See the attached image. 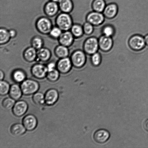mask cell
I'll return each mask as SVG.
<instances>
[{"instance_id": "6da1fadb", "label": "cell", "mask_w": 148, "mask_h": 148, "mask_svg": "<svg viewBox=\"0 0 148 148\" xmlns=\"http://www.w3.org/2000/svg\"><path fill=\"white\" fill-rule=\"evenodd\" d=\"M70 59L74 67L78 69L83 67L87 60L86 54L84 51L83 47L78 49L73 52Z\"/></svg>"}, {"instance_id": "7a4b0ae2", "label": "cell", "mask_w": 148, "mask_h": 148, "mask_svg": "<svg viewBox=\"0 0 148 148\" xmlns=\"http://www.w3.org/2000/svg\"><path fill=\"white\" fill-rule=\"evenodd\" d=\"M56 22V26L63 31H69L73 24V19L70 14L64 12L58 15Z\"/></svg>"}, {"instance_id": "3957f363", "label": "cell", "mask_w": 148, "mask_h": 148, "mask_svg": "<svg viewBox=\"0 0 148 148\" xmlns=\"http://www.w3.org/2000/svg\"><path fill=\"white\" fill-rule=\"evenodd\" d=\"M97 36H91L84 42L83 50L86 54L92 55L98 52L99 49L98 38Z\"/></svg>"}, {"instance_id": "277c9868", "label": "cell", "mask_w": 148, "mask_h": 148, "mask_svg": "<svg viewBox=\"0 0 148 148\" xmlns=\"http://www.w3.org/2000/svg\"><path fill=\"white\" fill-rule=\"evenodd\" d=\"M23 94L29 95L37 92L40 88L38 82L34 80L26 79L22 82L20 85Z\"/></svg>"}, {"instance_id": "5b68a950", "label": "cell", "mask_w": 148, "mask_h": 148, "mask_svg": "<svg viewBox=\"0 0 148 148\" xmlns=\"http://www.w3.org/2000/svg\"><path fill=\"white\" fill-rule=\"evenodd\" d=\"M36 27L38 31L42 34H48L53 28L51 21L46 17H41L37 20Z\"/></svg>"}, {"instance_id": "8992f818", "label": "cell", "mask_w": 148, "mask_h": 148, "mask_svg": "<svg viewBox=\"0 0 148 148\" xmlns=\"http://www.w3.org/2000/svg\"><path fill=\"white\" fill-rule=\"evenodd\" d=\"M145 36L140 34H135L132 36L129 40L130 47L135 51L141 50L146 45Z\"/></svg>"}, {"instance_id": "52a82bcc", "label": "cell", "mask_w": 148, "mask_h": 148, "mask_svg": "<svg viewBox=\"0 0 148 148\" xmlns=\"http://www.w3.org/2000/svg\"><path fill=\"white\" fill-rule=\"evenodd\" d=\"M105 17L103 13L92 11L88 13L86 16V21L94 26L101 25L103 23Z\"/></svg>"}, {"instance_id": "ba28073f", "label": "cell", "mask_w": 148, "mask_h": 148, "mask_svg": "<svg viewBox=\"0 0 148 148\" xmlns=\"http://www.w3.org/2000/svg\"><path fill=\"white\" fill-rule=\"evenodd\" d=\"M72 66L70 58L69 57L60 59L56 63V69L62 74L69 73L71 70Z\"/></svg>"}, {"instance_id": "9c48e42d", "label": "cell", "mask_w": 148, "mask_h": 148, "mask_svg": "<svg viewBox=\"0 0 148 148\" xmlns=\"http://www.w3.org/2000/svg\"><path fill=\"white\" fill-rule=\"evenodd\" d=\"M47 72V66L42 64H36L32 68V75L37 79H42L45 78L46 77Z\"/></svg>"}, {"instance_id": "30bf717a", "label": "cell", "mask_w": 148, "mask_h": 148, "mask_svg": "<svg viewBox=\"0 0 148 148\" xmlns=\"http://www.w3.org/2000/svg\"><path fill=\"white\" fill-rule=\"evenodd\" d=\"M99 49L103 51H108L112 47L114 41L112 38L102 35L98 38Z\"/></svg>"}, {"instance_id": "8fae6325", "label": "cell", "mask_w": 148, "mask_h": 148, "mask_svg": "<svg viewBox=\"0 0 148 148\" xmlns=\"http://www.w3.org/2000/svg\"><path fill=\"white\" fill-rule=\"evenodd\" d=\"M28 108V104L25 101H17L12 108L13 114L16 116L21 117L27 112Z\"/></svg>"}, {"instance_id": "7c38bea8", "label": "cell", "mask_w": 148, "mask_h": 148, "mask_svg": "<svg viewBox=\"0 0 148 148\" xmlns=\"http://www.w3.org/2000/svg\"><path fill=\"white\" fill-rule=\"evenodd\" d=\"M75 39L71 32L69 30L64 31L58 40L60 45L68 47L72 45Z\"/></svg>"}, {"instance_id": "4fadbf2b", "label": "cell", "mask_w": 148, "mask_h": 148, "mask_svg": "<svg viewBox=\"0 0 148 148\" xmlns=\"http://www.w3.org/2000/svg\"><path fill=\"white\" fill-rule=\"evenodd\" d=\"M38 124L37 119L35 116L29 114L23 119V124L26 130L29 131H32L36 129Z\"/></svg>"}, {"instance_id": "5bb4252c", "label": "cell", "mask_w": 148, "mask_h": 148, "mask_svg": "<svg viewBox=\"0 0 148 148\" xmlns=\"http://www.w3.org/2000/svg\"><path fill=\"white\" fill-rule=\"evenodd\" d=\"M45 97L46 104L48 106L53 105L58 100L59 93L56 89L51 88L47 91Z\"/></svg>"}, {"instance_id": "9a60e30c", "label": "cell", "mask_w": 148, "mask_h": 148, "mask_svg": "<svg viewBox=\"0 0 148 148\" xmlns=\"http://www.w3.org/2000/svg\"><path fill=\"white\" fill-rule=\"evenodd\" d=\"M118 11V5L116 3H109L107 4L103 13L106 18H112L116 16Z\"/></svg>"}, {"instance_id": "2e32d148", "label": "cell", "mask_w": 148, "mask_h": 148, "mask_svg": "<svg viewBox=\"0 0 148 148\" xmlns=\"http://www.w3.org/2000/svg\"><path fill=\"white\" fill-rule=\"evenodd\" d=\"M59 9L58 3L50 1L45 5L44 11L45 14L48 16L53 17L58 14Z\"/></svg>"}, {"instance_id": "e0dca14e", "label": "cell", "mask_w": 148, "mask_h": 148, "mask_svg": "<svg viewBox=\"0 0 148 148\" xmlns=\"http://www.w3.org/2000/svg\"><path fill=\"white\" fill-rule=\"evenodd\" d=\"M110 134L107 130L100 129L95 132L94 135V138L95 141L99 143H106L110 138Z\"/></svg>"}, {"instance_id": "ac0fdd59", "label": "cell", "mask_w": 148, "mask_h": 148, "mask_svg": "<svg viewBox=\"0 0 148 148\" xmlns=\"http://www.w3.org/2000/svg\"><path fill=\"white\" fill-rule=\"evenodd\" d=\"M51 53L49 49L42 47L37 50V60L40 62L49 61L51 58Z\"/></svg>"}, {"instance_id": "d6986e66", "label": "cell", "mask_w": 148, "mask_h": 148, "mask_svg": "<svg viewBox=\"0 0 148 148\" xmlns=\"http://www.w3.org/2000/svg\"><path fill=\"white\" fill-rule=\"evenodd\" d=\"M58 4L59 9L62 12L69 14L73 9L74 5L72 0H60Z\"/></svg>"}, {"instance_id": "ffe728a7", "label": "cell", "mask_w": 148, "mask_h": 148, "mask_svg": "<svg viewBox=\"0 0 148 148\" xmlns=\"http://www.w3.org/2000/svg\"><path fill=\"white\" fill-rule=\"evenodd\" d=\"M37 50L31 47L27 48L23 53V57L26 61L31 63L37 59Z\"/></svg>"}, {"instance_id": "44dd1931", "label": "cell", "mask_w": 148, "mask_h": 148, "mask_svg": "<svg viewBox=\"0 0 148 148\" xmlns=\"http://www.w3.org/2000/svg\"><path fill=\"white\" fill-rule=\"evenodd\" d=\"M10 96L15 101H17L21 98L23 94L21 87L16 84H13L10 87Z\"/></svg>"}, {"instance_id": "7402d4cb", "label": "cell", "mask_w": 148, "mask_h": 148, "mask_svg": "<svg viewBox=\"0 0 148 148\" xmlns=\"http://www.w3.org/2000/svg\"><path fill=\"white\" fill-rule=\"evenodd\" d=\"M115 32V29L114 26L110 24L105 17L102 28L103 35L107 37H112L114 35Z\"/></svg>"}, {"instance_id": "603a6c76", "label": "cell", "mask_w": 148, "mask_h": 148, "mask_svg": "<svg viewBox=\"0 0 148 148\" xmlns=\"http://www.w3.org/2000/svg\"><path fill=\"white\" fill-rule=\"evenodd\" d=\"M56 56L59 59L68 57L69 55V50L66 46L59 45L54 50Z\"/></svg>"}, {"instance_id": "cb8c5ba5", "label": "cell", "mask_w": 148, "mask_h": 148, "mask_svg": "<svg viewBox=\"0 0 148 148\" xmlns=\"http://www.w3.org/2000/svg\"><path fill=\"white\" fill-rule=\"evenodd\" d=\"M26 129L23 124L16 123L12 126L10 130L12 134L16 136L23 135L26 132Z\"/></svg>"}, {"instance_id": "d4e9b609", "label": "cell", "mask_w": 148, "mask_h": 148, "mask_svg": "<svg viewBox=\"0 0 148 148\" xmlns=\"http://www.w3.org/2000/svg\"><path fill=\"white\" fill-rule=\"evenodd\" d=\"M26 74L24 71L21 69H18L14 70L13 72L12 77L14 82L20 83L25 80L26 78Z\"/></svg>"}, {"instance_id": "484cf974", "label": "cell", "mask_w": 148, "mask_h": 148, "mask_svg": "<svg viewBox=\"0 0 148 148\" xmlns=\"http://www.w3.org/2000/svg\"><path fill=\"white\" fill-rule=\"evenodd\" d=\"M70 30L75 39L80 38L84 34L83 25L78 23L73 24Z\"/></svg>"}, {"instance_id": "4316f807", "label": "cell", "mask_w": 148, "mask_h": 148, "mask_svg": "<svg viewBox=\"0 0 148 148\" xmlns=\"http://www.w3.org/2000/svg\"><path fill=\"white\" fill-rule=\"evenodd\" d=\"M106 5L105 0H94L92 7L93 11L103 13Z\"/></svg>"}, {"instance_id": "83f0119b", "label": "cell", "mask_w": 148, "mask_h": 148, "mask_svg": "<svg viewBox=\"0 0 148 148\" xmlns=\"http://www.w3.org/2000/svg\"><path fill=\"white\" fill-rule=\"evenodd\" d=\"M10 37L9 30L4 28H1L0 30V44L3 45L6 44L10 41Z\"/></svg>"}, {"instance_id": "f1b7e54d", "label": "cell", "mask_w": 148, "mask_h": 148, "mask_svg": "<svg viewBox=\"0 0 148 148\" xmlns=\"http://www.w3.org/2000/svg\"><path fill=\"white\" fill-rule=\"evenodd\" d=\"M33 100L34 103L37 105L42 106L45 104V95L42 92L35 93L33 96Z\"/></svg>"}, {"instance_id": "f546056e", "label": "cell", "mask_w": 148, "mask_h": 148, "mask_svg": "<svg viewBox=\"0 0 148 148\" xmlns=\"http://www.w3.org/2000/svg\"><path fill=\"white\" fill-rule=\"evenodd\" d=\"M31 44L32 47L38 50L43 47L44 42L43 39L41 37L39 36H36L32 39Z\"/></svg>"}, {"instance_id": "4dcf8cb0", "label": "cell", "mask_w": 148, "mask_h": 148, "mask_svg": "<svg viewBox=\"0 0 148 148\" xmlns=\"http://www.w3.org/2000/svg\"><path fill=\"white\" fill-rule=\"evenodd\" d=\"M60 73L57 69H55L48 72L46 77L50 82H56L59 79Z\"/></svg>"}, {"instance_id": "1f68e13d", "label": "cell", "mask_w": 148, "mask_h": 148, "mask_svg": "<svg viewBox=\"0 0 148 148\" xmlns=\"http://www.w3.org/2000/svg\"><path fill=\"white\" fill-rule=\"evenodd\" d=\"M10 87L9 84L7 81L1 80L0 82V94L4 96L9 92Z\"/></svg>"}, {"instance_id": "d6a6232c", "label": "cell", "mask_w": 148, "mask_h": 148, "mask_svg": "<svg viewBox=\"0 0 148 148\" xmlns=\"http://www.w3.org/2000/svg\"><path fill=\"white\" fill-rule=\"evenodd\" d=\"M15 101L11 97L4 99L2 101L3 106L5 109L11 110L14 107L16 103Z\"/></svg>"}, {"instance_id": "836d02e7", "label": "cell", "mask_w": 148, "mask_h": 148, "mask_svg": "<svg viewBox=\"0 0 148 148\" xmlns=\"http://www.w3.org/2000/svg\"><path fill=\"white\" fill-rule=\"evenodd\" d=\"M101 53L98 51L91 56V62L94 66H99L101 63Z\"/></svg>"}, {"instance_id": "e575fe53", "label": "cell", "mask_w": 148, "mask_h": 148, "mask_svg": "<svg viewBox=\"0 0 148 148\" xmlns=\"http://www.w3.org/2000/svg\"><path fill=\"white\" fill-rule=\"evenodd\" d=\"M84 34L86 35H90L92 34L94 31V27L91 23L86 21L83 25Z\"/></svg>"}, {"instance_id": "d590c367", "label": "cell", "mask_w": 148, "mask_h": 148, "mask_svg": "<svg viewBox=\"0 0 148 148\" xmlns=\"http://www.w3.org/2000/svg\"><path fill=\"white\" fill-rule=\"evenodd\" d=\"M62 31H63L60 28L57 26H56V27H53L49 34L52 38L58 39L62 33H63Z\"/></svg>"}, {"instance_id": "8d00e7d4", "label": "cell", "mask_w": 148, "mask_h": 148, "mask_svg": "<svg viewBox=\"0 0 148 148\" xmlns=\"http://www.w3.org/2000/svg\"><path fill=\"white\" fill-rule=\"evenodd\" d=\"M47 66L48 72L49 71H51L53 70L56 69V64L54 62H51L48 64L46 66Z\"/></svg>"}, {"instance_id": "74e56055", "label": "cell", "mask_w": 148, "mask_h": 148, "mask_svg": "<svg viewBox=\"0 0 148 148\" xmlns=\"http://www.w3.org/2000/svg\"><path fill=\"white\" fill-rule=\"evenodd\" d=\"M10 37L11 38H14L17 35V32L14 29H11L9 30Z\"/></svg>"}, {"instance_id": "f35d334b", "label": "cell", "mask_w": 148, "mask_h": 148, "mask_svg": "<svg viewBox=\"0 0 148 148\" xmlns=\"http://www.w3.org/2000/svg\"><path fill=\"white\" fill-rule=\"evenodd\" d=\"M144 127L146 131L148 132V119L146 120L144 124Z\"/></svg>"}, {"instance_id": "ab89813d", "label": "cell", "mask_w": 148, "mask_h": 148, "mask_svg": "<svg viewBox=\"0 0 148 148\" xmlns=\"http://www.w3.org/2000/svg\"><path fill=\"white\" fill-rule=\"evenodd\" d=\"M0 79L1 80H3L4 77V72L2 70L0 71Z\"/></svg>"}, {"instance_id": "60d3db41", "label": "cell", "mask_w": 148, "mask_h": 148, "mask_svg": "<svg viewBox=\"0 0 148 148\" xmlns=\"http://www.w3.org/2000/svg\"><path fill=\"white\" fill-rule=\"evenodd\" d=\"M144 38L146 45L148 46V34L146 35L145 36Z\"/></svg>"}, {"instance_id": "b9f144b4", "label": "cell", "mask_w": 148, "mask_h": 148, "mask_svg": "<svg viewBox=\"0 0 148 148\" xmlns=\"http://www.w3.org/2000/svg\"><path fill=\"white\" fill-rule=\"evenodd\" d=\"M60 1V0H50V1H53V2H56V3H58L59 1Z\"/></svg>"}]
</instances>
